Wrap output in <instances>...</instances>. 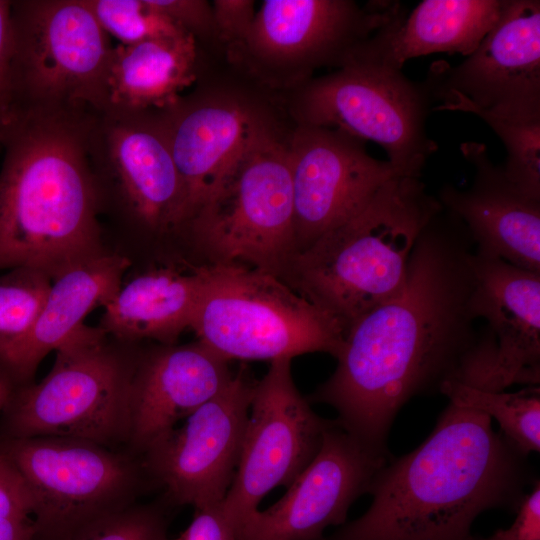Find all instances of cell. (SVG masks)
I'll list each match as a JSON object with an SVG mask.
<instances>
[{"label": "cell", "instance_id": "obj_8", "mask_svg": "<svg viewBox=\"0 0 540 540\" xmlns=\"http://www.w3.org/2000/svg\"><path fill=\"white\" fill-rule=\"evenodd\" d=\"M404 12L396 1L265 0L244 39L224 59L260 86L282 93L321 67L344 66Z\"/></svg>", "mask_w": 540, "mask_h": 540}, {"label": "cell", "instance_id": "obj_35", "mask_svg": "<svg viewBox=\"0 0 540 540\" xmlns=\"http://www.w3.org/2000/svg\"><path fill=\"white\" fill-rule=\"evenodd\" d=\"M514 522L497 530L488 540H540V484L520 501Z\"/></svg>", "mask_w": 540, "mask_h": 540}, {"label": "cell", "instance_id": "obj_2", "mask_svg": "<svg viewBox=\"0 0 540 540\" xmlns=\"http://www.w3.org/2000/svg\"><path fill=\"white\" fill-rule=\"evenodd\" d=\"M521 457L489 416L449 403L419 447L378 470L368 510L330 540H474L481 512L519 501Z\"/></svg>", "mask_w": 540, "mask_h": 540}, {"label": "cell", "instance_id": "obj_37", "mask_svg": "<svg viewBox=\"0 0 540 540\" xmlns=\"http://www.w3.org/2000/svg\"><path fill=\"white\" fill-rule=\"evenodd\" d=\"M13 388L14 386L8 380L0 377V410L6 406Z\"/></svg>", "mask_w": 540, "mask_h": 540}, {"label": "cell", "instance_id": "obj_32", "mask_svg": "<svg viewBox=\"0 0 540 540\" xmlns=\"http://www.w3.org/2000/svg\"><path fill=\"white\" fill-rule=\"evenodd\" d=\"M13 49L11 1L0 0V127L6 125L13 115Z\"/></svg>", "mask_w": 540, "mask_h": 540}, {"label": "cell", "instance_id": "obj_26", "mask_svg": "<svg viewBox=\"0 0 540 540\" xmlns=\"http://www.w3.org/2000/svg\"><path fill=\"white\" fill-rule=\"evenodd\" d=\"M439 391L450 403L495 418L504 439L521 456L540 450V391L538 387L515 393L472 388L446 380Z\"/></svg>", "mask_w": 540, "mask_h": 540}, {"label": "cell", "instance_id": "obj_21", "mask_svg": "<svg viewBox=\"0 0 540 540\" xmlns=\"http://www.w3.org/2000/svg\"><path fill=\"white\" fill-rule=\"evenodd\" d=\"M233 374L229 361L199 341L160 345L139 354L133 379L129 451L141 456L201 405Z\"/></svg>", "mask_w": 540, "mask_h": 540}, {"label": "cell", "instance_id": "obj_34", "mask_svg": "<svg viewBox=\"0 0 540 540\" xmlns=\"http://www.w3.org/2000/svg\"><path fill=\"white\" fill-rule=\"evenodd\" d=\"M194 510L189 525L177 537L166 540H235V530L223 512L222 503Z\"/></svg>", "mask_w": 540, "mask_h": 540}, {"label": "cell", "instance_id": "obj_23", "mask_svg": "<svg viewBox=\"0 0 540 540\" xmlns=\"http://www.w3.org/2000/svg\"><path fill=\"white\" fill-rule=\"evenodd\" d=\"M505 0H424L381 29L355 59L402 70L412 58L432 53L469 56L497 22Z\"/></svg>", "mask_w": 540, "mask_h": 540}, {"label": "cell", "instance_id": "obj_14", "mask_svg": "<svg viewBox=\"0 0 540 540\" xmlns=\"http://www.w3.org/2000/svg\"><path fill=\"white\" fill-rule=\"evenodd\" d=\"M291 361H271L254 385L237 468L222 502L235 531L270 491L292 484L316 456L324 432L334 422L319 417L300 394Z\"/></svg>", "mask_w": 540, "mask_h": 540}, {"label": "cell", "instance_id": "obj_9", "mask_svg": "<svg viewBox=\"0 0 540 540\" xmlns=\"http://www.w3.org/2000/svg\"><path fill=\"white\" fill-rule=\"evenodd\" d=\"M0 453L31 492L34 540H73L136 504L149 479L141 457L82 439L5 437Z\"/></svg>", "mask_w": 540, "mask_h": 540}, {"label": "cell", "instance_id": "obj_38", "mask_svg": "<svg viewBox=\"0 0 540 540\" xmlns=\"http://www.w3.org/2000/svg\"><path fill=\"white\" fill-rule=\"evenodd\" d=\"M2 148L1 146V129H0V149Z\"/></svg>", "mask_w": 540, "mask_h": 540}, {"label": "cell", "instance_id": "obj_25", "mask_svg": "<svg viewBox=\"0 0 540 540\" xmlns=\"http://www.w3.org/2000/svg\"><path fill=\"white\" fill-rule=\"evenodd\" d=\"M202 284L200 265L150 269L120 285L99 327L118 340L172 345L191 327Z\"/></svg>", "mask_w": 540, "mask_h": 540}, {"label": "cell", "instance_id": "obj_30", "mask_svg": "<svg viewBox=\"0 0 540 540\" xmlns=\"http://www.w3.org/2000/svg\"><path fill=\"white\" fill-rule=\"evenodd\" d=\"M160 13L192 35L200 44L208 45L222 58L225 51L219 41L212 4L204 0H148Z\"/></svg>", "mask_w": 540, "mask_h": 540}, {"label": "cell", "instance_id": "obj_33", "mask_svg": "<svg viewBox=\"0 0 540 540\" xmlns=\"http://www.w3.org/2000/svg\"><path fill=\"white\" fill-rule=\"evenodd\" d=\"M33 498L16 467L0 453V517L31 518Z\"/></svg>", "mask_w": 540, "mask_h": 540}, {"label": "cell", "instance_id": "obj_16", "mask_svg": "<svg viewBox=\"0 0 540 540\" xmlns=\"http://www.w3.org/2000/svg\"><path fill=\"white\" fill-rule=\"evenodd\" d=\"M472 309L487 321L453 379L483 391L540 381V273L475 252Z\"/></svg>", "mask_w": 540, "mask_h": 540}, {"label": "cell", "instance_id": "obj_1", "mask_svg": "<svg viewBox=\"0 0 540 540\" xmlns=\"http://www.w3.org/2000/svg\"><path fill=\"white\" fill-rule=\"evenodd\" d=\"M474 250L463 222L442 207L420 233L400 289L347 330L335 371L307 400L330 405L341 428L387 452L400 408L453 379L478 339Z\"/></svg>", "mask_w": 540, "mask_h": 540}, {"label": "cell", "instance_id": "obj_4", "mask_svg": "<svg viewBox=\"0 0 540 540\" xmlns=\"http://www.w3.org/2000/svg\"><path fill=\"white\" fill-rule=\"evenodd\" d=\"M441 208L420 178L396 174L359 213L296 254L280 279L346 334L400 289L420 233Z\"/></svg>", "mask_w": 540, "mask_h": 540}, {"label": "cell", "instance_id": "obj_28", "mask_svg": "<svg viewBox=\"0 0 540 540\" xmlns=\"http://www.w3.org/2000/svg\"><path fill=\"white\" fill-rule=\"evenodd\" d=\"M104 31L122 45L189 34L148 0H83Z\"/></svg>", "mask_w": 540, "mask_h": 540}, {"label": "cell", "instance_id": "obj_13", "mask_svg": "<svg viewBox=\"0 0 540 540\" xmlns=\"http://www.w3.org/2000/svg\"><path fill=\"white\" fill-rule=\"evenodd\" d=\"M422 85L434 111L540 122V1L505 0L475 51L456 66L434 63Z\"/></svg>", "mask_w": 540, "mask_h": 540}, {"label": "cell", "instance_id": "obj_29", "mask_svg": "<svg viewBox=\"0 0 540 540\" xmlns=\"http://www.w3.org/2000/svg\"><path fill=\"white\" fill-rule=\"evenodd\" d=\"M167 529V518L158 506L136 503L73 540H166Z\"/></svg>", "mask_w": 540, "mask_h": 540}, {"label": "cell", "instance_id": "obj_10", "mask_svg": "<svg viewBox=\"0 0 540 540\" xmlns=\"http://www.w3.org/2000/svg\"><path fill=\"white\" fill-rule=\"evenodd\" d=\"M280 95L293 125L333 128L373 141L398 175L420 178L437 150L425 129L431 101L422 83L402 70L352 59Z\"/></svg>", "mask_w": 540, "mask_h": 540}, {"label": "cell", "instance_id": "obj_27", "mask_svg": "<svg viewBox=\"0 0 540 540\" xmlns=\"http://www.w3.org/2000/svg\"><path fill=\"white\" fill-rule=\"evenodd\" d=\"M42 271L19 267L0 275V354L32 329L51 286Z\"/></svg>", "mask_w": 540, "mask_h": 540}, {"label": "cell", "instance_id": "obj_36", "mask_svg": "<svg viewBox=\"0 0 540 540\" xmlns=\"http://www.w3.org/2000/svg\"><path fill=\"white\" fill-rule=\"evenodd\" d=\"M32 518L0 517V540H34Z\"/></svg>", "mask_w": 540, "mask_h": 540}, {"label": "cell", "instance_id": "obj_20", "mask_svg": "<svg viewBox=\"0 0 540 540\" xmlns=\"http://www.w3.org/2000/svg\"><path fill=\"white\" fill-rule=\"evenodd\" d=\"M460 151L475 169L473 182L465 190L444 185L441 206L463 222L477 254L540 273V200L518 189L483 143L464 142Z\"/></svg>", "mask_w": 540, "mask_h": 540}, {"label": "cell", "instance_id": "obj_24", "mask_svg": "<svg viewBox=\"0 0 540 540\" xmlns=\"http://www.w3.org/2000/svg\"><path fill=\"white\" fill-rule=\"evenodd\" d=\"M199 52L190 34L113 47L103 111L135 113L174 105L201 76Z\"/></svg>", "mask_w": 540, "mask_h": 540}, {"label": "cell", "instance_id": "obj_17", "mask_svg": "<svg viewBox=\"0 0 540 540\" xmlns=\"http://www.w3.org/2000/svg\"><path fill=\"white\" fill-rule=\"evenodd\" d=\"M287 152L297 254L359 213L397 174L365 141L338 129L293 125Z\"/></svg>", "mask_w": 540, "mask_h": 540}, {"label": "cell", "instance_id": "obj_31", "mask_svg": "<svg viewBox=\"0 0 540 540\" xmlns=\"http://www.w3.org/2000/svg\"><path fill=\"white\" fill-rule=\"evenodd\" d=\"M219 41L226 52L248 33L256 14L251 0H215L212 3ZM225 57V56H224Z\"/></svg>", "mask_w": 540, "mask_h": 540}, {"label": "cell", "instance_id": "obj_7", "mask_svg": "<svg viewBox=\"0 0 540 540\" xmlns=\"http://www.w3.org/2000/svg\"><path fill=\"white\" fill-rule=\"evenodd\" d=\"M259 137L184 225L207 264H242L279 279L297 254L287 135Z\"/></svg>", "mask_w": 540, "mask_h": 540}, {"label": "cell", "instance_id": "obj_15", "mask_svg": "<svg viewBox=\"0 0 540 540\" xmlns=\"http://www.w3.org/2000/svg\"><path fill=\"white\" fill-rule=\"evenodd\" d=\"M256 381L242 366L217 395L140 457L167 497L204 509L223 502L237 468Z\"/></svg>", "mask_w": 540, "mask_h": 540}, {"label": "cell", "instance_id": "obj_11", "mask_svg": "<svg viewBox=\"0 0 540 540\" xmlns=\"http://www.w3.org/2000/svg\"><path fill=\"white\" fill-rule=\"evenodd\" d=\"M11 12L13 113L103 111L113 47L84 1H11Z\"/></svg>", "mask_w": 540, "mask_h": 540}, {"label": "cell", "instance_id": "obj_19", "mask_svg": "<svg viewBox=\"0 0 540 540\" xmlns=\"http://www.w3.org/2000/svg\"><path fill=\"white\" fill-rule=\"evenodd\" d=\"M102 116L93 117L89 155L128 214L153 233L182 229L184 189L158 111H102Z\"/></svg>", "mask_w": 540, "mask_h": 540}, {"label": "cell", "instance_id": "obj_18", "mask_svg": "<svg viewBox=\"0 0 540 540\" xmlns=\"http://www.w3.org/2000/svg\"><path fill=\"white\" fill-rule=\"evenodd\" d=\"M390 459L341 428L324 432L319 451L269 508L257 510L235 531V540H318L325 528L346 519L351 504L367 493Z\"/></svg>", "mask_w": 540, "mask_h": 540}, {"label": "cell", "instance_id": "obj_22", "mask_svg": "<svg viewBox=\"0 0 540 540\" xmlns=\"http://www.w3.org/2000/svg\"><path fill=\"white\" fill-rule=\"evenodd\" d=\"M129 266L127 257L103 251L56 276L30 332L0 354V377L14 387L30 383L43 358L81 329L92 310L113 298Z\"/></svg>", "mask_w": 540, "mask_h": 540}, {"label": "cell", "instance_id": "obj_6", "mask_svg": "<svg viewBox=\"0 0 540 540\" xmlns=\"http://www.w3.org/2000/svg\"><path fill=\"white\" fill-rule=\"evenodd\" d=\"M191 323L198 341L228 360L274 361L324 352L337 357L341 325L278 277L242 264L200 265Z\"/></svg>", "mask_w": 540, "mask_h": 540}, {"label": "cell", "instance_id": "obj_12", "mask_svg": "<svg viewBox=\"0 0 540 540\" xmlns=\"http://www.w3.org/2000/svg\"><path fill=\"white\" fill-rule=\"evenodd\" d=\"M227 66L157 110L184 189V225L259 137L292 125L280 93Z\"/></svg>", "mask_w": 540, "mask_h": 540}, {"label": "cell", "instance_id": "obj_3", "mask_svg": "<svg viewBox=\"0 0 540 540\" xmlns=\"http://www.w3.org/2000/svg\"><path fill=\"white\" fill-rule=\"evenodd\" d=\"M92 116L19 110L0 127V271L27 267L53 280L103 252Z\"/></svg>", "mask_w": 540, "mask_h": 540}, {"label": "cell", "instance_id": "obj_5", "mask_svg": "<svg viewBox=\"0 0 540 540\" xmlns=\"http://www.w3.org/2000/svg\"><path fill=\"white\" fill-rule=\"evenodd\" d=\"M139 355L84 325L56 350L38 383L13 388L6 437H69L117 448L128 444L133 379Z\"/></svg>", "mask_w": 540, "mask_h": 540}]
</instances>
